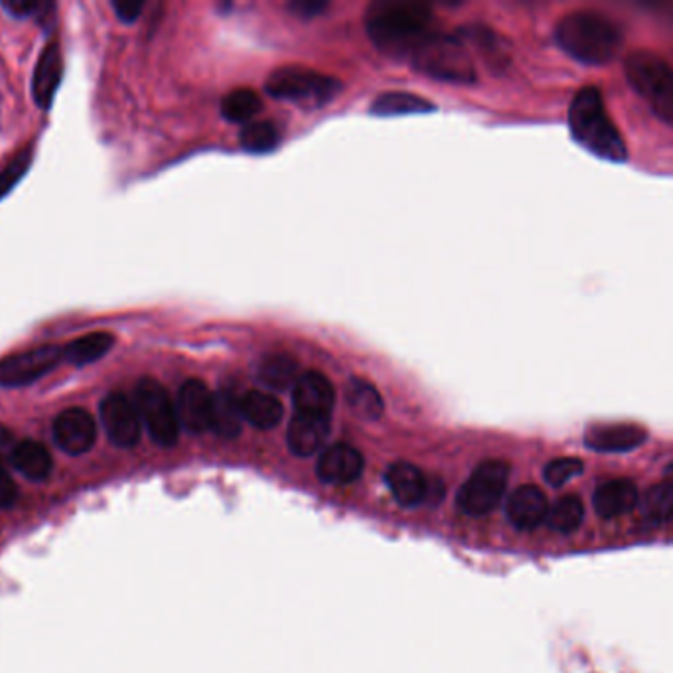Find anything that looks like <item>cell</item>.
Returning a JSON list of instances; mask_svg holds the SVG:
<instances>
[{"label": "cell", "instance_id": "1", "mask_svg": "<svg viewBox=\"0 0 673 673\" xmlns=\"http://www.w3.org/2000/svg\"><path fill=\"white\" fill-rule=\"evenodd\" d=\"M366 28L377 50L391 58H411L435 34V16L421 2L379 0L367 9Z\"/></svg>", "mask_w": 673, "mask_h": 673}, {"label": "cell", "instance_id": "2", "mask_svg": "<svg viewBox=\"0 0 673 673\" xmlns=\"http://www.w3.org/2000/svg\"><path fill=\"white\" fill-rule=\"evenodd\" d=\"M557 44L574 60L603 66L623 48L618 22L598 11H577L563 16L555 28Z\"/></svg>", "mask_w": 673, "mask_h": 673}, {"label": "cell", "instance_id": "3", "mask_svg": "<svg viewBox=\"0 0 673 673\" xmlns=\"http://www.w3.org/2000/svg\"><path fill=\"white\" fill-rule=\"evenodd\" d=\"M569 129L573 139L598 159L611 162L628 160L623 135L614 127L604 107L603 95L596 88H584L574 95L569 110Z\"/></svg>", "mask_w": 673, "mask_h": 673}, {"label": "cell", "instance_id": "4", "mask_svg": "<svg viewBox=\"0 0 673 673\" xmlns=\"http://www.w3.org/2000/svg\"><path fill=\"white\" fill-rule=\"evenodd\" d=\"M415 70L433 80L450 83H472L476 80L475 64L468 56L465 42L458 36L435 32L411 56Z\"/></svg>", "mask_w": 673, "mask_h": 673}, {"label": "cell", "instance_id": "5", "mask_svg": "<svg viewBox=\"0 0 673 673\" xmlns=\"http://www.w3.org/2000/svg\"><path fill=\"white\" fill-rule=\"evenodd\" d=\"M265 90L275 100L293 101L303 107L317 110L336 98L338 91L342 90V83L336 78L308 68L285 66L269 76Z\"/></svg>", "mask_w": 673, "mask_h": 673}, {"label": "cell", "instance_id": "6", "mask_svg": "<svg viewBox=\"0 0 673 673\" xmlns=\"http://www.w3.org/2000/svg\"><path fill=\"white\" fill-rule=\"evenodd\" d=\"M634 90L652 105L665 123L673 121V76L668 61L653 52H634L624 64Z\"/></svg>", "mask_w": 673, "mask_h": 673}, {"label": "cell", "instance_id": "7", "mask_svg": "<svg viewBox=\"0 0 673 673\" xmlns=\"http://www.w3.org/2000/svg\"><path fill=\"white\" fill-rule=\"evenodd\" d=\"M135 407L140 423L147 426L152 441L160 446H174L179 443L180 423L176 407L167 387L157 379L145 377L135 389Z\"/></svg>", "mask_w": 673, "mask_h": 673}, {"label": "cell", "instance_id": "8", "mask_svg": "<svg viewBox=\"0 0 673 673\" xmlns=\"http://www.w3.org/2000/svg\"><path fill=\"white\" fill-rule=\"evenodd\" d=\"M507 478L510 465L504 460H486L476 466L475 472L456 494L458 510L472 517L490 514L504 498Z\"/></svg>", "mask_w": 673, "mask_h": 673}, {"label": "cell", "instance_id": "9", "mask_svg": "<svg viewBox=\"0 0 673 673\" xmlns=\"http://www.w3.org/2000/svg\"><path fill=\"white\" fill-rule=\"evenodd\" d=\"M61 360L60 346H42L0 360V386L24 387L56 369Z\"/></svg>", "mask_w": 673, "mask_h": 673}, {"label": "cell", "instance_id": "10", "mask_svg": "<svg viewBox=\"0 0 673 673\" xmlns=\"http://www.w3.org/2000/svg\"><path fill=\"white\" fill-rule=\"evenodd\" d=\"M100 415L113 445L130 448L139 443L142 423L137 407L123 393H110L105 397L101 401Z\"/></svg>", "mask_w": 673, "mask_h": 673}, {"label": "cell", "instance_id": "11", "mask_svg": "<svg viewBox=\"0 0 673 673\" xmlns=\"http://www.w3.org/2000/svg\"><path fill=\"white\" fill-rule=\"evenodd\" d=\"M54 441L68 455H83L98 438L95 419L85 409H68L54 421Z\"/></svg>", "mask_w": 673, "mask_h": 673}, {"label": "cell", "instance_id": "12", "mask_svg": "<svg viewBox=\"0 0 673 673\" xmlns=\"http://www.w3.org/2000/svg\"><path fill=\"white\" fill-rule=\"evenodd\" d=\"M212 401H214V393L209 391L206 384H202L199 379H189L184 386L180 387L179 399L174 403L180 426H184L194 435L209 431Z\"/></svg>", "mask_w": 673, "mask_h": 673}, {"label": "cell", "instance_id": "13", "mask_svg": "<svg viewBox=\"0 0 673 673\" xmlns=\"http://www.w3.org/2000/svg\"><path fill=\"white\" fill-rule=\"evenodd\" d=\"M336 403V391L320 372L298 376L293 386V406L303 415L328 417Z\"/></svg>", "mask_w": 673, "mask_h": 673}, {"label": "cell", "instance_id": "14", "mask_svg": "<svg viewBox=\"0 0 673 673\" xmlns=\"http://www.w3.org/2000/svg\"><path fill=\"white\" fill-rule=\"evenodd\" d=\"M318 478L327 484L344 486L356 482L364 472V456L350 445H334L327 448L317 466Z\"/></svg>", "mask_w": 673, "mask_h": 673}, {"label": "cell", "instance_id": "15", "mask_svg": "<svg viewBox=\"0 0 673 673\" xmlns=\"http://www.w3.org/2000/svg\"><path fill=\"white\" fill-rule=\"evenodd\" d=\"M646 441L642 426L630 423L593 425L584 435V445L596 453H628Z\"/></svg>", "mask_w": 673, "mask_h": 673}, {"label": "cell", "instance_id": "16", "mask_svg": "<svg viewBox=\"0 0 673 673\" xmlns=\"http://www.w3.org/2000/svg\"><path fill=\"white\" fill-rule=\"evenodd\" d=\"M507 517L517 529H535L545 522L547 515V498L544 490L537 486H520L507 500Z\"/></svg>", "mask_w": 673, "mask_h": 673}, {"label": "cell", "instance_id": "17", "mask_svg": "<svg viewBox=\"0 0 673 673\" xmlns=\"http://www.w3.org/2000/svg\"><path fill=\"white\" fill-rule=\"evenodd\" d=\"M328 433H330L328 417L297 413L288 425V448L293 455L312 456L324 446Z\"/></svg>", "mask_w": 673, "mask_h": 673}, {"label": "cell", "instance_id": "18", "mask_svg": "<svg viewBox=\"0 0 673 673\" xmlns=\"http://www.w3.org/2000/svg\"><path fill=\"white\" fill-rule=\"evenodd\" d=\"M61 71L64 66H61L60 46L52 42L42 52L32 80V95L42 110H50L54 95L60 88Z\"/></svg>", "mask_w": 673, "mask_h": 673}, {"label": "cell", "instance_id": "19", "mask_svg": "<svg viewBox=\"0 0 673 673\" xmlns=\"http://www.w3.org/2000/svg\"><path fill=\"white\" fill-rule=\"evenodd\" d=\"M640 502V492L630 480H611L596 488L593 495V505L601 517H620L632 512Z\"/></svg>", "mask_w": 673, "mask_h": 673}, {"label": "cell", "instance_id": "20", "mask_svg": "<svg viewBox=\"0 0 673 673\" xmlns=\"http://www.w3.org/2000/svg\"><path fill=\"white\" fill-rule=\"evenodd\" d=\"M387 486L397 502L406 507L419 505L429 495V482L417 466L396 463L387 470Z\"/></svg>", "mask_w": 673, "mask_h": 673}, {"label": "cell", "instance_id": "21", "mask_svg": "<svg viewBox=\"0 0 673 673\" xmlns=\"http://www.w3.org/2000/svg\"><path fill=\"white\" fill-rule=\"evenodd\" d=\"M239 409L243 421L255 429H273L283 419V406L277 397L269 396L265 391H248L239 397Z\"/></svg>", "mask_w": 673, "mask_h": 673}, {"label": "cell", "instance_id": "22", "mask_svg": "<svg viewBox=\"0 0 673 673\" xmlns=\"http://www.w3.org/2000/svg\"><path fill=\"white\" fill-rule=\"evenodd\" d=\"M11 465L24 478L34 480V482H42L50 476L52 456L48 448L38 441H22L12 453Z\"/></svg>", "mask_w": 673, "mask_h": 673}, {"label": "cell", "instance_id": "23", "mask_svg": "<svg viewBox=\"0 0 673 673\" xmlns=\"http://www.w3.org/2000/svg\"><path fill=\"white\" fill-rule=\"evenodd\" d=\"M243 425V417L239 409V396L229 389H219L218 393H214L212 401V431H216L219 436L233 438L241 433Z\"/></svg>", "mask_w": 673, "mask_h": 673}, {"label": "cell", "instance_id": "24", "mask_svg": "<svg viewBox=\"0 0 673 673\" xmlns=\"http://www.w3.org/2000/svg\"><path fill=\"white\" fill-rule=\"evenodd\" d=\"M258 379L273 391H285L298 379V364L287 354H269L259 362Z\"/></svg>", "mask_w": 673, "mask_h": 673}, {"label": "cell", "instance_id": "25", "mask_svg": "<svg viewBox=\"0 0 673 673\" xmlns=\"http://www.w3.org/2000/svg\"><path fill=\"white\" fill-rule=\"evenodd\" d=\"M115 344V338L110 332H93L88 336L78 338L61 350V357L71 366H90L103 356H107Z\"/></svg>", "mask_w": 673, "mask_h": 673}, {"label": "cell", "instance_id": "26", "mask_svg": "<svg viewBox=\"0 0 673 673\" xmlns=\"http://www.w3.org/2000/svg\"><path fill=\"white\" fill-rule=\"evenodd\" d=\"M431 111H435V105L431 101L417 98L413 93H401V91L381 93L372 105V113L377 117H399V115H417V113H431Z\"/></svg>", "mask_w": 673, "mask_h": 673}, {"label": "cell", "instance_id": "27", "mask_svg": "<svg viewBox=\"0 0 673 673\" xmlns=\"http://www.w3.org/2000/svg\"><path fill=\"white\" fill-rule=\"evenodd\" d=\"M347 406L362 419L376 421L384 413V399L376 387L354 377L346 389Z\"/></svg>", "mask_w": 673, "mask_h": 673}, {"label": "cell", "instance_id": "28", "mask_svg": "<svg viewBox=\"0 0 673 673\" xmlns=\"http://www.w3.org/2000/svg\"><path fill=\"white\" fill-rule=\"evenodd\" d=\"M583 502L577 495H564L555 502L551 510H547L545 522L557 534H573L583 524Z\"/></svg>", "mask_w": 673, "mask_h": 673}, {"label": "cell", "instance_id": "29", "mask_svg": "<svg viewBox=\"0 0 673 673\" xmlns=\"http://www.w3.org/2000/svg\"><path fill=\"white\" fill-rule=\"evenodd\" d=\"M261 105L258 91L239 88L229 91L221 101V115L231 123H249L261 111Z\"/></svg>", "mask_w": 673, "mask_h": 673}, {"label": "cell", "instance_id": "30", "mask_svg": "<svg viewBox=\"0 0 673 673\" xmlns=\"http://www.w3.org/2000/svg\"><path fill=\"white\" fill-rule=\"evenodd\" d=\"M642 517L648 524H665L673 514V486L670 482L653 486L640 502Z\"/></svg>", "mask_w": 673, "mask_h": 673}, {"label": "cell", "instance_id": "31", "mask_svg": "<svg viewBox=\"0 0 673 673\" xmlns=\"http://www.w3.org/2000/svg\"><path fill=\"white\" fill-rule=\"evenodd\" d=\"M239 140H241V147L248 152L265 155V152L277 149L281 135L271 121H255L243 127Z\"/></svg>", "mask_w": 673, "mask_h": 673}, {"label": "cell", "instance_id": "32", "mask_svg": "<svg viewBox=\"0 0 673 673\" xmlns=\"http://www.w3.org/2000/svg\"><path fill=\"white\" fill-rule=\"evenodd\" d=\"M31 162L32 147H26L4 169L0 170V198H4L19 184V180L26 174Z\"/></svg>", "mask_w": 673, "mask_h": 673}, {"label": "cell", "instance_id": "33", "mask_svg": "<svg viewBox=\"0 0 673 673\" xmlns=\"http://www.w3.org/2000/svg\"><path fill=\"white\" fill-rule=\"evenodd\" d=\"M581 472H583V463L579 458H557L545 466L544 478L549 484L559 488Z\"/></svg>", "mask_w": 673, "mask_h": 673}, {"label": "cell", "instance_id": "34", "mask_svg": "<svg viewBox=\"0 0 673 673\" xmlns=\"http://www.w3.org/2000/svg\"><path fill=\"white\" fill-rule=\"evenodd\" d=\"M0 4H2L4 11L11 12L14 19H28L44 7L42 2H36V0H2Z\"/></svg>", "mask_w": 673, "mask_h": 673}, {"label": "cell", "instance_id": "35", "mask_svg": "<svg viewBox=\"0 0 673 673\" xmlns=\"http://www.w3.org/2000/svg\"><path fill=\"white\" fill-rule=\"evenodd\" d=\"M142 9H145V2L140 0H115L113 2V11L117 12L119 21L127 22V24L137 21Z\"/></svg>", "mask_w": 673, "mask_h": 673}, {"label": "cell", "instance_id": "36", "mask_svg": "<svg viewBox=\"0 0 673 673\" xmlns=\"http://www.w3.org/2000/svg\"><path fill=\"white\" fill-rule=\"evenodd\" d=\"M16 502V486L7 472L4 465L0 463V507H12Z\"/></svg>", "mask_w": 673, "mask_h": 673}, {"label": "cell", "instance_id": "37", "mask_svg": "<svg viewBox=\"0 0 673 673\" xmlns=\"http://www.w3.org/2000/svg\"><path fill=\"white\" fill-rule=\"evenodd\" d=\"M16 438L12 435L11 431L4 425H0V463H9L11 465V456L16 448Z\"/></svg>", "mask_w": 673, "mask_h": 673}, {"label": "cell", "instance_id": "38", "mask_svg": "<svg viewBox=\"0 0 673 673\" xmlns=\"http://www.w3.org/2000/svg\"><path fill=\"white\" fill-rule=\"evenodd\" d=\"M327 7L328 4H324V2H317V0H310V2H307V0L300 2V0H298V2H290V4H288L290 11L298 14V16H305V19H308V16H310V19L317 16L318 12L324 11Z\"/></svg>", "mask_w": 673, "mask_h": 673}]
</instances>
